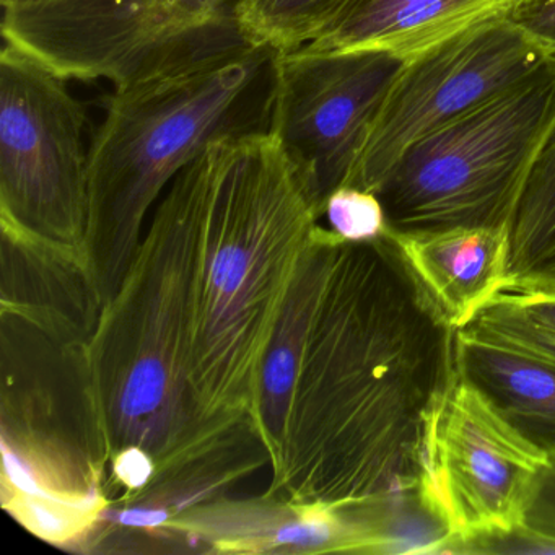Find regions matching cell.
<instances>
[{
    "label": "cell",
    "instance_id": "obj_3",
    "mask_svg": "<svg viewBox=\"0 0 555 555\" xmlns=\"http://www.w3.org/2000/svg\"><path fill=\"white\" fill-rule=\"evenodd\" d=\"M201 209L197 158L165 191L89 346L108 453V508L225 440L191 385V282ZM251 424V422H248Z\"/></svg>",
    "mask_w": 555,
    "mask_h": 555
},
{
    "label": "cell",
    "instance_id": "obj_14",
    "mask_svg": "<svg viewBox=\"0 0 555 555\" xmlns=\"http://www.w3.org/2000/svg\"><path fill=\"white\" fill-rule=\"evenodd\" d=\"M389 235L454 331L467 326L502 294L509 230L451 229Z\"/></svg>",
    "mask_w": 555,
    "mask_h": 555
},
{
    "label": "cell",
    "instance_id": "obj_2",
    "mask_svg": "<svg viewBox=\"0 0 555 555\" xmlns=\"http://www.w3.org/2000/svg\"><path fill=\"white\" fill-rule=\"evenodd\" d=\"M197 165L191 385L223 435L251 422L262 356L323 214L271 132L220 139Z\"/></svg>",
    "mask_w": 555,
    "mask_h": 555
},
{
    "label": "cell",
    "instance_id": "obj_12",
    "mask_svg": "<svg viewBox=\"0 0 555 555\" xmlns=\"http://www.w3.org/2000/svg\"><path fill=\"white\" fill-rule=\"evenodd\" d=\"M391 529L385 508L343 512L268 495L220 496L173 519L160 544L223 554H389Z\"/></svg>",
    "mask_w": 555,
    "mask_h": 555
},
{
    "label": "cell",
    "instance_id": "obj_5",
    "mask_svg": "<svg viewBox=\"0 0 555 555\" xmlns=\"http://www.w3.org/2000/svg\"><path fill=\"white\" fill-rule=\"evenodd\" d=\"M0 500L48 544L80 551L108 509L89 346L0 313Z\"/></svg>",
    "mask_w": 555,
    "mask_h": 555
},
{
    "label": "cell",
    "instance_id": "obj_11",
    "mask_svg": "<svg viewBox=\"0 0 555 555\" xmlns=\"http://www.w3.org/2000/svg\"><path fill=\"white\" fill-rule=\"evenodd\" d=\"M405 60L362 48L279 54L271 128L324 216L327 197L347 186L370 126Z\"/></svg>",
    "mask_w": 555,
    "mask_h": 555
},
{
    "label": "cell",
    "instance_id": "obj_21",
    "mask_svg": "<svg viewBox=\"0 0 555 555\" xmlns=\"http://www.w3.org/2000/svg\"><path fill=\"white\" fill-rule=\"evenodd\" d=\"M506 15L545 53L555 54V0H529Z\"/></svg>",
    "mask_w": 555,
    "mask_h": 555
},
{
    "label": "cell",
    "instance_id": "obj_17",
    "mask_svg": "<svg viewBox=\"0 0 555 555\" xmlns=\"http://www.w3.org/2000/svg\"><path fill=\"white\" fill-rule=\"evenodd\" d=\"M349 0H245L243 27L253 44L298 50L317 40Z\"/></svg>",
    "mask_w": 555,
    "mask_h": 555
},
{
    "label": "cell",
    "instance_id": "obj_9",
    "mask_svg": "<svg viewBox=\"0 0 555 555\" xmlns=\"http://www.w3.org/2000/svg\"><path fill=\"white\" fill-rule=\"evenodd\" d=\"M86 126V108L70 93L66 77L4 43L0 225L86 255L90 168Z\"/></svg>",
    "mask_w": 555,
    "mask_h": 555
},
{
    "label": "cell",
    "instance_id": "obj_15",
    "mask_svg": "<svg viewBox=\"0 0 555 555\" xmlns=\"http://www.w3.org/2000/svg\"><path fill=\"white\" fill-rule=\"evenodd\" d=\"M457 370L555 464V365L456 331Z\"/></svg>",
    "mask_w": 555,
    "mask_h": 555
},
{
    "label": "cell",
    "instance_id": "obj_8",
    "mask_svg": "<svg viewBox=\"0 0 555 555\" xmlns=\"http://www.w3.org/2000/svg\"><path fill=\"white\" fill-rule=\"evenodd\" d=\"M547 454L457 370L425 427L417 499L456 552H483L525 525Z\"/></svg>",
    "mask_w": 555,
    "mask_h": 555
},
{
    "label": "cell",
    "instance_id": "obj_18",
    "mask_svg": "<svg viewBox=\"0 0 555 555\" xmlns=\"http://www.w3.org/2000/svg\"><path fill=\"white\" fill-rule=\"evenodd\" d=\"M460 331L555 365L554 331L544 330L531 323L528 318L516 313L499 298L487 305L467 326L461 327Z\"/></svg>",
    "mask_w": 555,
    "mask_h": 555
},
{
    "label": "cell",
    "instance_id": "obj_13",
    "mask_svg": "<svg viewBox=\"0 0 555 555\" xmlns=\"http://www.w3.org/2000/svg\"><path fill=\"white\" fill-rule=\"evenodd\" d=\"M103 308L83 253L0 225V313L61 343L90 346Z\"/></svg>",
    "mask_w": 555,
    "mask_h": 555
},
{
    "label": "cell",
    "instance_id": "obj_16",
    "mask_svg": "<svg viewBox=\"0 0 555 555\" xmlns=\"http://www.w3.org/2000/svg\"><path fill=\"white\" fill-rule=\"evenodd\" d=\"M555 291V131L539 155L509 227L502 292Z\"/></svg>",
    "mask_w": 555,
    "mask_h": 555
},
{
    "label": "cell",
    "instance_id": "obj_1",
    "mask_svg": "<svg viewBox=\"0 0 555 555\" xmlns=\"http://www.w3.org/2000/svg\"><path fill=\"white\" fill-rule=\"evenodd\" d=\"M456 372V331L392 236L333 232L264 495L343 512L417 499L425 427Z\"/></svg>",
    "mask_w": 555,
    "mask_h": 555
},
{
    "label": "cell",
    "instance_id": "obj_7",
    "mask_svg": "<svg viewBox=\"0 0 555 555\" xmlns=\"http://www.w3.org/2000/svg\"><path fill=\"white\" fill-rule=\"evenodd\" d=\"M4 43L67 80L115 87L255 47L245 0H0Z\"/></svg>",
    "mask_w": 555,
    "mask_h": 555
},
{
    "label": "cell",
    "instance_id": "obj_20",
    "mask_svg": "<svg viewBox=\"0 0 555 555\" xmlns=\"http://www.w3.org/2000/svg\"><path fill=\"white\" fill-rule=\"evenodd\" d=\"M327 229L349 242L375 240L388 233L385 207L375 193L360 188L343 186L324 204Z\"/></svg>",
    "mask_w": 555,
    "mask_h": 555
},
{
    "label": "cell",
    "instance_id": "obj_19",
    "mask_svg": "<svg viewBox=\"0 0 555 555\" xmlns=\"http://www.w3.org/2000/svg\"><path fill=\"white\" fill-rule=\"evenodd\" d=\"M411 0H349L333 24L310 44L320 51L362 50L372 43L385 22Z\"/></svg>",
    "mask_w": 555,
    "mask_h": 555
},
{
    "label": "cell",
    "instance_id": "obj_23",
    "mask_svg": "<svg viewBox=\"0 0 555 555\" xmlns=\"http://www.w3.org/2000/svg\"><path fill=\"white\" fill-rule=\"evenodd\" d=\"M525 2H529V0H499L500 11L503 14L509 11V9L516 8V5L525 4Z\"/></svg>",
    "mask_w": 555,
    "mask_h": 555
},
{
    "label": "cell",
    "instance_id": "obj_22",
    "mask_svg": "<svg viewBox=\"0 0 555 555\" xmlns=\"http://www.w3.org/2000/svg\"><path fill=\"white\" fill-rule=\"evenodd\" d=\"M496 298L531 323L555 333V291L502 292Z\"/></svg>",
    "mask_w": 555,
    "mask_h": 555
},
{
    "label": "cell",
    "instance_id": "obj_10",
    "mask_svg": "<svg viewBox=\"0 0 555 555\" xmlns=\"http://www.w3.org/2000/svg\"><path fill=\"white\" fill-rule=\"evenodd\" d=\"M506 14H493L405 60L347 186L376 193L415 142L534 73L551 57Z\"/></svg>",
    "mask_w": 555,
    "mask_h": 555
},
{
    "label": "cell",
    "instance_id": "obj_6",
    "mask_svg": "<svg viewBox=\"0 0 555 555\" xmlns=\"http://www.w3.org/2000/svg\"><path fill=\"white\" fill-rule=\"evenodd\" d=\"M555 131V54L534 73L422 138L376 191L389 233L509 230Z\"/></svg>",
    "mask_w": 555,
    "mask_h": 555
},
{
    "label": "cell",
    "instance_id": "obj_4",
    "mask_svg": "<svg viewBox=\"0 0 555 555\" xmlns=\"http://www.w3.org/2000/svg\"><path fill=\"white\" fill-rule=\"evenodd\" d=\"M281 51L264 44L115 87L90 142L86 255L103 304L118 291L171 181L220 139L269 132Z\"/></svg>",
    "mask_w": 555,
    "mask_h": 555
}]
</instances>
